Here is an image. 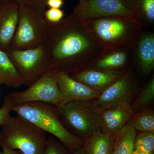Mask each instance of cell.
Wrapping results in <instances>:
<instances>
[{
  "instance_id": "cell-1",
  "label": "cell",
  "mask_w": 154,
  "mask_h": 154,
  "mask_svg": "<svg viewBox=\"0 0 154 154\" xmlns=\"http://www.w3.org/2000/svg\"><path fill=\"white\" fill-rule=\"evenodd\" d=\"M45 21L42 44L55 72L70 75L89 68L106 51L73 13L58 23Z\"/></svg>"
},
{
  "instance_id": "cell-2",
  "label": "cell",
  "mask_w": 154,
  "mask_h": 154,
  "mask_svg": "<svg viewBox=\"0 0 154 154\" xmlns=\"http://www.w3.org/2000/svg\"><path fill=\"white\" fill-rule=\"evenodd\" d=\"M80 20L106 50L132 49L143 27L134 17L109 16Z\"/></svg>"
},
{
  "instance_id": "cell-3",
  "label": "cell",
  "mask_w": 154,
  "mask_h": 154,
  "mask_svg": "<svg viewBox=\"0 0 154 154\" xmlns=\"http://www.w3.org/2000/svg\"><path fill=\"white\" fill-rule=\"evenodd\" d=\"M12 111L56 138L69 151L82 145L84 141L69 131L61 120L54 105L44 102H29L15 105Z\"/></svg>"
},
{
  "instance_id": "cell-4",
  "label": "cell",
  "mask_w": 154,
  "mask_h": 154,
  "mask_svg": "<svg viewBox=\"0 0 154 154\" xmlns=\"http://www.w3.org/2000/svg\"><path fill=\"white\" fill-rule=\"evenodd\" d=\"M0 134L1 145L23 154H42L47 143L46 133L17 115L7 116Z\"/></svg>"
},
{
  "instance_id": "cell-5",
  "label": "cell",
  "mask_w": 154,
  "mask_h": 154,
  "mask_svg": "<svg viewBox=\"0 0 154 154\" xmlns=\"http://www.w3.org/2000/svg\"><path fill=\"white\" fill-rule=\"evenodd\" d=\"M95 100L68 102L57 107L66 127L84 141L100 130L101 110Z\"/></svg>"
},
{
  "instance_id": "cell-6",
  "label": "cell",
  "mask_w": 154,
  "mask_h": 154,
  "mask_svg": "<svg viewBox=\"0 0 154 154\" xmlns=\"http://www.w3.org/2000/svg\"><path fill=\"white\" fill-rule=\"evenodd\" d=\"M6 52L28 87L52 69L49 54L43 44L24 50L11 48Z\"/></svg>"
},
{
  "instance_id": "cell-7",
  "label": "cell",
  "mask_w": 154,
  "mask_h": 154,
  "mask_svg": "<svg viewBox=\"0 0 154 154\" xmlns=\"http://www.w3.org/2000/svg\"><path fill=\"white\" fill-rule=\"evenodd\" d=\"M46 21L42 15L25 6L19 7V21L11 48L24 50L43 43Z\"/></svg>"
},
{
  "instance_id": "cell-8",
  "label": "cell",
  "mask_w": 154,
  "mask_h": 154,
  "mask_svg": "<svg viewBox=\"0 0 154 154\" xmlns=\"http://www.w3.org/2000/svg\"><path fill=\"white\" fill-rule=\"evenodd\" d=\"M13 106L29 102L48 103L57 107L66 103L58 87L56 72L52 69L45 73L28 89L8 94Z\"/></svg>"
},
{
  "instance_id": "cell-9",
  "label": "cell",
  "mask_w": 154,
  "mask_h": 154,
  "mask_svg": "<svg viewBox=\"0 0 154 154\" xmlns=\"http://www.w3.org/2000/svg\"><path fill=\"white\" fill-rule=\"evenodd\" d=\"M136 90L135 78L130 66L121 77L102 91L95 102L101 110L121 103L131 104Z\"/></svg>"
},
{
  "instance_id": "cell-10",
  "label": "cell",
  "mask_w": 154,
  "mask_h": 154,
  "mask_svg": "<svg viewBox=\"0 0 154 154\" xmlns=\"http://www.w3.org/2000/svg\"><path fill=\"white\" fill-rule=\"evenodd\" d=\"M73 14L80 20L120 16L134 17L125 0H85L83 5H77Z\"/></svg>"
},
{
  "instance_id": "cell-11",
  "label": "cell",
  "mask_w": 154,
  "mask_h": 154,
  "mask_svg": "<svg viewBox=\"0 0 154 154\" xmlns=\"http://www.w3.org/2000/svg\"><path fill=\"white\" fill-rule=\"evenodd\" d=\"M134 113L130 104L122 103L101 110L99 120L102 132L115 136L131 120Z\"/></svg>"
},
{
  "instance_id": "cell-12",
  "label": "cell",
  "mask_w": 154,
  "mask_h": 154,
  "mask_svg": "<svg viewBox=\"0 0 154 154\" xmlns=\"http://www.w3.org/2000/svg\"><path fill=\"white\" fill-rule=\"evenodd\" d=\"M59 90L66 102L95 100L101 93L74 79L68 74L56 72Z\"/></svg>"
},
{
  "instance_id": "cell-13",
  "label": "cell",
  "mask_w": 154,
  "mask_h": 154,
  "mask_svg": "<svg viewBox=\"0 0 154 154\" xmlns=\"http://www.w3.org/2000/svg\"><path fill=\"white\" fill-rule=\"evenodd\" d=\"M131 56L138 69L144 75L151 74L154 69V33L142 30L134 48Z\"/></svg>"
},
{
  "instance_id": "cell-14",
  "label": "cell",
  "mask_w": 154,
  "mask_h": 154,
  "mask_svg": "<svg viewBox=\"0 0 154 154\" xmlns=\"http://www.w3.org/2000/svg\"><path fill=\"white\" fill-rule=\"evenodd\" d=\"M127 69L109 71L89 68L69 75L92 90L101 93L121 77Z\"/></svg>"
},
{
  "instance_id": "cell-15",
  "label": "cell",
  "mask_w": 154,
  "mask_h": 154,
  "mask_svg": "<svg viewBox=\"0 0 154 154\" xmlns=\"http://www.w3.org/2000/svg\"><path fill=\"white\" fill-rule=\"evenodd\" d=\"M19 15L18 6L0 3V49L4 51L11 48L18 25Z\"/></svg>"
},
{
  "instance_id": "cell-16",
  "label": "cell",
  "mask_w": 154,
  "mask_h": 154,
  "mask_svg": "<svg viewBox=\"0 0 154 154\" xmlns=\"http://www.w3.org/2000/svg\"><path fill=\"white\" fill-rule=\"evenodd\" d=\"M130 51L128 48L106 50L90 68L116 71L126 69L130 59Z\"/></svg>"
},
{
  "instance_id": "cell-17",
  "label": "cell",
  "mask_w": 154,
  "mask_h": 154,
  "mask_svg": "<svg viewBox=\"0 0 154 154\" xmlns=\"http://www.w3.org/2000/svg\"><path fill=\"white\" fill-rule=\"evenodd\" d=\"M19 88L24 85L23 78L6 51L0 49V85Z\"/></svg>"
},
{
  "instance_id": "cell-18",
  "label": "cell",
  "mask_w": 154,
  "mask_h": 154,
  "mask_svg": "<svg viewBox=\"0 0 154 154\" xmlns=\"http://www.w3.org/2000/svg\"><path fill=\"white\" fill-rule=\"evenodd\" d=\"M114 137L100 130L95 131L84 141L85 154H111Z\"/></svg>"
},
{
  "instance_id": "cell-19",
  "label": "cell",
  "mask_w": 154,
  "mask_h": 154,
  "mask_svg": "<svg viewBox=\"0 0 154 154\" xmlns=\"http://www.w3.org/2000/svg\"><path fill=\"white\" fill-rule=\"evenodd\" d=\"M137 134L130 120L114 136L111 154H134Z\"/></svg>"
},
{
  "instance_id": "cell-20",
  "label": "cell",
  "mask_w": 154,
  "mask_h": 154,
  "mask_svg": "<svg viewBox=\"0 0 154 154\" xmlns=\"http://www.w3.org/2000/svg\"><path fill=\"white\" fill-rule=\"evenodd\" d=\"M135 18L143 26L154 25V0H125Z\"/></svg>"
},
{
  "instance_id": "cell-21",
  "label": "cell",
  "mask_w": 154,
  "mask_h": 154,
  "mask_svg": "<svg viewBox=\"0 0 154 154\" xmlns=\"http://www.w3.org/2000/svg\"><path fill=\"white\" fill-rule=\"evenodd\" d=\"M154 99V76L145 85L138 96L132 103L130 107L134 114L148 108Z\"/></svg>"
},
{
  "instance_id": "cell-22",
  "label": "cell",
  "mask_w": 154,
  "mask_h": 154,
  "mask_svg": "<svg viewBox=\"0 0 154 154\" xmlns=\"http://www.w3.org/2000/svg\"><path fill=\"white\" fill-rule=\"evenodd\" d=\"M131 121L137 132L154 133V111L152 108L148 107L134 114Z\"/></svg>"
},
{
  "instance_id": "cell-23",
  "label": "cell",
  "mask_w": 154,
  "mask_h": 154,
  "mask_svg": "<svg viewBox=\"0 0 154 154\" xmlns=\"http://www.w3.org/2000/svg\"><path fill=\"white\" fill-rule=\"evenodd\" d=\"M154 133H137L134 146V154H154Z\"/></svg>"
},
{
  "instance_id": "cell-24",
  "label": "cell",
  "mask_w": 154,
  "mask_h": 154,
  "mask_svg": "<svg viewBox=\"0 0 154 154\" xmlns=\"http://www.w3.org/2000/svg\"><path fill=\"white\" fill-rule=\"evenodd\" d=\"M47 0H0V3H7L20 6H25L38 14L43 15L45 11Z\"/></svg>"
},
{
  "instance_id": "cell-25",
  "label": "cell",
  "mask_w": 154,
  "mask_h": 154,
  "mask_svg": "<svg viewBox=\"0 0 154 154\" xmlns=\"http://www.w3.org/2000/svg\"><path fill=\"white\" fill-rule=\"evenodd\" d=\"M42 154H69V151L56 138L50 136Z\"/></svg>"
},
{
  "instance_id": "cell-26",
  "label": "cell",
  "mask_w": 154,
  "mask_h": 154,
  "mask_svg": "<svg viewBox=\"0 0 154 154\" xmlns=\"http://www.w3.org/2000/svg\"><path fill=\"white\" fill-rule=\"evenodd\" d=\"M45 21L50 23H58L64 18V12L60 9L50 8L43 13Z\"/></svg>"
},
{
  "instance_id": "cell-27",
  "label": "cell",
  "mask_w": 154,
  "mask_h": 154,
  "mask_svg": "<svg viewBox=\"0 0 154 154\" xmlns=\"http://www.w3.org/2000/svg\"><path fill=\"white\" fill-rule=\"evenodd\" d=\"M13 105L8 95L5 96L2 106L0 108V127H2L7 116L12 111Z\"/></svg>"
},
{
  "instance_id": "cell-28",
  "label": "cell",
  "mask_w": 154,
  "mask_h": 154,
  "mask_svg": "<svg viewBox=\"0 0 154 154\" xmlns=\"http://www.w3.org/2000/svg\"><path fill=\"white\" fill-rule=\"evenodd\" d=\"M64 4L63 0H47V6L50 8L60 9Z\"/></svg>"
},
{
  "instance_id": "cell-29",
  "label": "cell",
  "mask_w": 154,
  "mask_h": 154,
  "mask_svg": "<svg viewBox=\"0 0 154 154\" xmlns=\"http://www.w3.org/2000/svg\"><path fill=\"white\" fill-rule=\"evenodd\" d=\"M1 147L2 149V154H23L19 150L9 149L3 145H1Z\"/></svg>"
},
{
  "instance_id": "cell-30",
  "label": "cell",
  "mask_w": 154,
  "mask_h": 154,
  "mask_svg": "<svg viewBox=\"0 0 154 154\" xmlns=\"http://www.w3.org/2000/svg\"><path fill=\"white\" fill-rule=\"evenodd\" d=\"M69 154H85L82 145L69 151Z\"/></svg>"
},
{
  "instance_id": "cell-31",
  "label": "cell",
  "mask_w": 154,
  "mask_h": 154,
  "mask_svg": "<svg viewBox=\"0 0 154 154\" xmlns=\"http://www.w3.org/2000/svg\"><path fill=\"white\" fill-rule=\"evenodd\" d=\"M85 0H79V4L77 5L79 6L82 5H83V4H84V3L85 2Z\"/></svg>"
},
{
  "instance_id": "cell-32",
  "label": "cell",
  "mask_w": 154,
  "mask_h": 154,
  "mask_svg": "<svg viewBox=\"0 0 154 154\" xmlns=\"http://www.w3.org/2000/svg\"><path fill=\"white\" fill-rule=\"evenodd\" d=\"M0 146H1V134H0ZM0 154H2V152H0Z\"/></svg>"
}]
</instances>
